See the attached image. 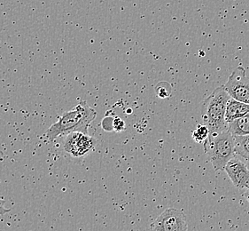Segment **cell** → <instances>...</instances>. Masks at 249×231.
I'll return each mask as SVG.
<instances>
[{
	"label": "cell",
	"instance_id": "obj_14",
	"mask_svg": "<svg viewBox=\"0 0 249 231\" xmlns=\"http://www.w3.org/2000/svg\"><path fill=\"white\" fill-rule=\"evenodd\" d=\"M5 201L0 196V215H5V213H7L8 212L11 211V209L5 208Z\"/></svg>",
	"mask_w": 249,
	"mask_h": 231
},
{
	"label": "cell",
	"instance_id": "obj_3",
	"mask_svg": "<svg viewBox=\"0 0 249 231\" xmlns=\"http://www.w3.org/2000/svg\"><path fill=\"white\" fill-rule=\"evenodd\" d=\"M231 99L224 86L215 88L204 101L205 113L202 116L203 124L209 127L210 134L228 128L225 113L228 101Z\"/></svg>",
	"mask_w": 249,
	"mask_h": 231
},
{
	"label": "cell",
	"instance_id": "obj_9",
	"mask_svg": "<svg viewBox=\"0 0 249 231\" xmlns=\"http://www.w3.org/2000/svg\"><path fill=\"white\" fill-rule=\"evenodd\" d=\"M228 129L233 136L249 135V113L229 123Z\"/></svg>",
	"mask_w": 249,
	"mask_h": 231
},
{
	"label": "cell",
	"instance_id": "obj_8",
	"mask_svg": "<svg viewBox=\"0 0 249 231\" xmlns=\"http://www.w3.org/2000/svg\"><path fill=\"white\" fill-rule=\"evenodd\" d=\"M249 113V103H246L243 101H238L231 97L227 107H226V113H225V120L227 124L239 118L240 116L247 115Z\"/></svg>",
	"mask_w": 249,
	"mask_h": 231
},
{
	"label": "cell",
	"instance_id": "obj_10",
	"mask_svg": "<svg viewBox=\"0 0 249 231\" xmlns=\"http://www.w3.org/2000/svg\"><path fill=\"white\" fill-rule=\"evenodd\" d=\"M234 137L235 153L249 162V135Z\"/></svg>",
	"mask_w": 249,
	"mask_h": 231
},
{
	"label": "cell",
	"instance_id": "obj_15",
	"mask_svg": "<svg viewBox=\"0 0 249 231\" xmlns=\"http://www.w3.org/2000/svg\"><path fill=\"white\" fill-rule=\"evenodd\" d=\"M244 196L246 197V199L249 202V188H248V190L245 192Z\"/></svg>",
	"mask_w": 249,
	"mask_h": 231
},
{
	"label": "cell",
	"instance_id": "obj_4",
	"mask_svg": "<svg viewBox=\"0 0 249 231\" xmlns=\"http://www.w3.org/2000/svg\"><path fill=\"white\" fill-rule=\"evenodd\" d=\"M96 144L97 141L88 134L73 132L66 135L63 149L73 157H83L93 151Z\"/></svg>",
	"mask_w": 249,
	"mask_h": 231
},
{
	"label": "cell",
	"instance_id": "obj_12",
	"mask_svg": "<svg viewBox=\"0 0 249 231\" xmlns=\"http://www.w3.org/2000/svg\"><path fill=\"white\" fill-rule=\"evenodd\" d=\"M155 93L160 98H167L171 95V86L167 82H160L155 87Z\"/></svg>",
	"mask_w": 249,
	"mask_h": 231
},
{
	"label": "cell",
	"instance_id": "obj_13",
	"mask_svg": "<svg viewBox=\"0 0 249 231\" xmlns=\"http://www.w3.org/2000/svg\"><path fill=\"white\" fill-rule=\"evenodd\" d=\"M124 129V121L122 120L120 117H115L114 119V130L116 131V132H122Z\"/></svg>",
	"mask_w": 249,
	"mask_h": 231
},
{
	"label": "cell",
	"instance_id": "obj_6",
	"mask_svg": "<svg viewBox=\"0 0 249 231\" xmlns=\"http://www.w3.org/2000/svg\"><path fill=\"white\" fill-rule=\"evenodd\" d=\"M150 229L157 231H184L188 230V226L183 212L169 208L161 212Z\"/></svg>",
	"mask_w": 249,
	"mask_h": 231
},
{
	"label": "cell",
	"instance_id": "obj_1",
	"mask_svg": "<svg viewBox=\"0 0 249 231\" xmlns=\"http://www.w3.org/2000/svg\"><path fill=\"white\" fill-rule=\"evenodd\" d=\"M97 116L94 109L85 101H80L73 110L66 111L59 119L49 127L45 134L46 139L53 141L60 136L67 135L73 132L88 134L90 125Z\"/></svg>",
	"mask_w": 249,
	"mask_h": 231
},
{
	"label": "cell",
	"instance_id": "obj_2",
	"mask_svg": "<svg viewBox=\"0 0 249 231\" xmlns=\"http://www.w3.org/2000/svg\"><path fill=\"white\" fill-rule=\"evenodd\" d=\"M203 145L214 171H223L235 154L234 137L229 129L210 134Z\"/></svg>",
	"mask_w": 249,
	"mask_h": 231
},
{
	"label": "cell",
	"instance_id": "obj_7",
	"mask_svg": "<svg viewBox=\"0 0 249 231\" xmlns=\"http://www.w3.org/2000/svg\"><path fill=\"white\" fill-rule=\"evenodd\" d=\"M224 171L237 189L249 188V169L243 161L233 156L224 167Z\"/></svg>",
	"mask_w": 249,
	"mask_h": 231
},
{
	"label": "cell",
	"instance_id": "obj_11",
	"mask_svg": "<svg viewBox=\"0 0 249 231\" xmlns=\"http://www.w3.org/2000/svg\"><path fill=\"white\" fill-rule=\"evenodd\" d=\"M210 135V132L209 127L204 124H202V125H199L195 131H193L192 138L197 143L203 144L205 141L208 140Z\"/></svg>",
	"mask_w": 249,
	"mask_h": 231
},
{
	"label": "cell",
	"instance_id": "obj_5",
	"mask_svg": "<svg viewBox=\"0 0 249 231\" xmlns=\"http://www.w3.org/2000/svg\"><path fill=\"white\" fill-rule=\"evenodd\" d=\"M224 86L231 98L249 103V77L245 68L237 67Z\"/></svg>",
	"mask_w": 249,
	"mask_h": 231
}]
</instances>
